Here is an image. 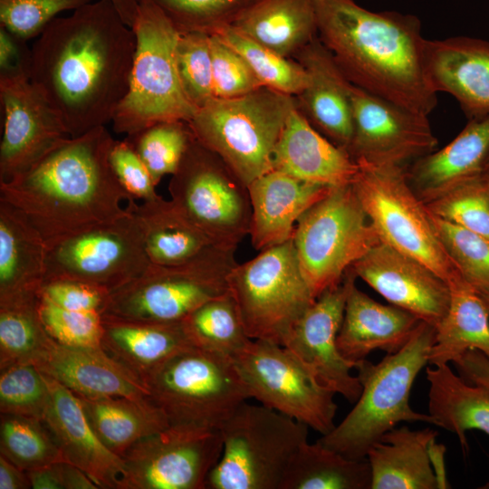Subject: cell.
Segmentation results:
<instances>
[{
    "label": "cell",
    "instance_id": "obj_50",
    "mask_svg": "<svg viewBox=\"0 0 489 489\" xmlns=\"http://www.w3.org/2000/svg\"><path fill=\"white\" fill-rule=\"evenodd\" d=\"M215 98H235L263 87L245 60L216 34H210Z\"/></svg>",
    "mask_w": 489,
    "mask_h": 489
},
{
    "label": "cell",
    "instance_id": "obj_31",
    "mask_svg": "<svg viewBox=\"0 0 489 489\" xmlns=\"http://www.w3.org/2000/svg\"><path fill=\"white\" fill-rule=\"evenodd\" d=\"M437 432L406 426L387 432L368 452L370 489H438L429 447Z\"/></svg>",
    "mask_w": 489,
    "mask_h": 489
},
{
    "label": "cell",
    "instance_id": "obj_42",
    "mask_svg": "<svg viewBox=\"0 0 489 489\" xmlns=\"http://www.w3.org/2000/svg\"><path fill=\"white\" fill-rule=\"evenodd\" d=\"M194 135L184 120L154 123L126 139L132 145L158 185L167 175H173Z\"/></svg>",
    "mask_w": 489,
    "mask_h": 489
},
{
    "label": "cell",
    "instance_id": "obj_60",
    "mask_svg": "<svg viewBox=\"0 0 489 489\" xmlns=\"http://www.w3.org/2000/svg\"><path fill=\"white\" fill-rule=\"evenodd\" d=\"M484 171L489 175V163H488V165H487V167H486V168H485Z\"/></svg>",
    "mask_w": 489,
    "mask_h": 489
},
{
    "label": "cell",
    "instance_id": "obj_16",
    "mask_svg": "<svg viewBox=\"0 0 489 489\" xmlns=\"http://www.w3.org/2000/svg\"><path fill=\"white\" fill-rule=\"evenodd\" d=\"M222 449L220 430L169 425L121 456L122 489H206Z\"/></svg>",
    "mask_w": 489,
    "mask_h": 489
},
{
    "label": "cell",
    "instance_id": "obj_20",
    "mask_svg": "<svg viewBox=\"0 0 489 489\" xmlns=\"http://www.w3.org/2000/svg\"><path fill=\"white\" fill-rule=\"evenodd\" d=\"M390 304L435 327L450 302L446 281L420 261L380 242L350 267Z\"/></svg>",
    "mask_w": 489,
    "mask_h": 489
},
{
    "label": "cell",
    "instance_id": "obj_41",
    "mask_svg": "<svg viewBox=\"0 0 489 489\" xmlns=\"http://www.w3.org/2000/svg\"><path fill=\"white\" fill-rule=\"evenodd\" d=\"M0 455L25 472L67 462L43 421L2 413Z\"/></svg>",
    "mask_w": 489,
    "mask_h": 489
},
{
    "label": "cell",
    "instance_id": "obj_24",
    "mask_svg": "<svg viewBox=\"0 0 489 489\" xmlns=\"http://www.w3.org/2000/svg\"><path fill=\"white\" fill-rule=\"evenodd\" d=\"M435 91L451 95L468 120L489 115V42L455 36L427 42Z\"/></svg>",
    "mask_w": 489,
    "mask_h": 489
},
{
    "label": "cell",
    "instance_id": "obj_5",
    "mask_svg": "<svg viewBox=\"0 0 489 489\" xmlns=\"http://www.w3.org/2000/svg\"><path fill=\"white\" fill-rule=\"evenodd\" d=\"M296 108V97L263 86L235 98H213L187 123L196 139L248 186L272 170L275 146Z\"/></svg>",
    "mask_w": 489,
    "mask_h": 489
},
{
    "label": "cell",
    "instance_id": "obj_43",
    "mask_svg": "<svg viewBox=\"0 0 489 489\" xmlns=\"http://www.w3.org/2000/svg\"><path fill=\"white\" fill-rule=\"evenodd\" d=\"M430 217L446 254L460 274L478 292L489 289V239L431 213Z\"/></svg>",
    "mask_w": 489,
    "mask_h": 489
},
{
    "label": "cell",
    "instance_id": "obj_15",
    "mask_svg": "<svg viewBox=\"0 0 489 489\" xmlns=\"http://www.w3.org/2000/svg\"><path fill=\"white\" fill-rule=\"evenodd\" d=\"M127 207L121 217L47 245L43 283L72 279L110 292L142 274L151 263L139 219Z\"/></svg>",
    "mask_w": 489,
    "mask_h": 489
},
{
    "label": "cell",
    "instance_id": "obj_3",
    "mask_svg": "<svg viewBox=\"0 0 489 489\" xmlns=\"http://www.w3.org/2000/svg\"><path fill=\"white\" fill-rule=\"evenodd\" d=\"M318 37L357 87L429 115L437 92L427 67L419 18L375 12L354 0H313Z\"/></svg>",
    "mask_w": 489,
    "mask_h": 489
},
{
    "label": "cell",
    "instance_id": "obj_51",
    "mask_svg": "<svg viewBox=\"0 0 489 489\" xmlns=\"http://www.w3.org/2000/svg\"><path fill=\"white\" fill-rule=\"evenodd\" d=\"M109 158L119 182L134 199L144 201L158 196L148 168L126 139L114 140Z\"/></svg>",
    "mask_w": 489,
    "mask_h": 489
},
{
    "label": "cell",
    "instance_id": "obj_4",
    "mask_svg": "<svg viewBox=\"0 0 489 489\" xmlns=\"http://www.w3.org/2000/svg\"><path fill=\"white\" fill-rule=\"evenodd\" d=\"M435 338L436 327L421 321L396 353L387 354L377 364L366 359L357 361L360 398L343 420L318 441L350 459L361 460L402 421L435 425L429 414L418 413L409 405L414 381L428 364Z\"/></svg>",
    "mask_w": 489,
    "mask_h": 489
},
{
    "label": "cell",
    "instance_id": "obj_48",
    "mask_svg": "<svg viewBox=\"0 0 489 489\" xmlns=\"http://www.w3.org/2000/svg\"><path fill=\"white\" fill-rule=\"evenodd\" d=\"M38 312L47 334L56 342L77 348L101 347V314L62 308L39 295Z\"/></svg>",
    "mask_w": 489,
    "mask_h": 489
},
{
    "label": "cell",
    "instance_id": "obj_33",
    "mask_svg": "<svg viewBox=\"0 0 489 489\" xmlns=\"http://www.w3.org/2000/svg\"><path fill=\"white\" fill-rule=\"evenodd\" d=\"M232 25L288 58L318 36L313 0H257Z\"/></svg>",
    "mask_w": 489,
    "mask_h": 489
},
{
    "label": "cell",
    "instance_id": "obj_52",
    "mask_svg": "<svg viewBox=\"0 0 489 489\" xmlns=\"http://www.w3.org/2000/svg\"><path fill=\"white\" fill-rule=\"evenodd\" d=\"M39 295L67 310L102 313L110 292L100 286L72 279H58L42 284Z\"/></svg>",
    "mask_w": 489,
    "mask_h": 489
},
{
    "label": "cell",
    "instance_id": "obj_32",
    "mask_svg": "<svg viewBox=\"0 0 489 489\" xmlns=\"http://www.w3.org/2000/svg\"><path fill=\"white\" fill-rule=\"evenodd\" d=\"M447 283L449 307L436 327L428 364L454 363L470 350H478L489 358V310L483 298L458 270Z\"/></svg>",
    "mask_w": 489,
    "mask_h": 489
},
{
    "label": "cell",
    "instance_id": "obj_6",
    "mask_svg": "<svg viewBox=\"0 0 489 489\" xmlns=\"http://www.w3.org/2000/svg\"><path fill=\"white\" fill-rule=\"evenodd\" d=\"M136 51L129 90L112 119L115 132L132 135L154 123L189 121L197 109L187 99L177 74L180 33L148 1L139 2L132 25Z\"/></svg>",
    "mask_w": 489,
    "mask_h": 489
},
{
    "label": "cell",
    "instance_id": "obj_57",
    "mask_svg": "<svg viewBox=\"0 0 489 489\" xmlns=\"http://www.w3.org/2000/svg\"><path fill=\"white\" fill-rule=\"evenodd\" d=\"M64 489H99L96 484L82 469L69 462H62Z\"/></svg>",
    "mask_w": 489,
    "mask_h": 489
},
{
    "label": "cell",
    "instance_id": "obj_25",
    "mask_svg": "<svg viewBox=\"0 0 489 489\" xmlns=\"http://www.w3.org/2000/svg\"><path fill=\"white\" fill-rule=\"evenodd\" d=\"M331 188L273 169L254 180L248 185L254 248L262 251L292 239L299 218Z\"/></svg>",
    "mask_w": 489,
    "mask_h": 489
},
{
    "label": "cell",
    "instance_id": "obj_35",
    "mask_svg": "<svg viewBox=\"0 0 489 489\" xmlns=\"http://www.w3.org/2000/svg\"><path fill=\"white\" fill-rule=\"evenodd\" d=\"M428 412L440 427L455 434L463 452L468 451L465 433L478 429L489 435V389L455 375L447 364L427 367Z\"/></svg>",
    "mask_w": 489,
    "mask_h": 489
},
{
    "label": "cell",
    "instance_id": "obj_7",
    "mask_svg": "<svg viewBox=\"0 0 489 489\" xmlns=\"http://www.w3.org/2000/svg\"><path fill=\"white\" fill-rule=\"evenodd\" d=\"M169 425L220 430L249 390L232 357L197 347L169 358L143 381Z\"/></svg>",
    "mask_w": 489,
    "mask_h": 489
},
{
    "label": "cell",
    "instance_id": "obj_29",
    "mask_svg": "<svg viewBox=\"0 0 489 489\" xmlns=\"http://www.w3.org/2000/svg\"><path fill=\"white\" fill-rule=\"evenodd\" d=\"M101 348L143 384L174 355L195 347L181 321H150L101 314Z\"/></svg>",
    "mask_w": 489,
    "mask_h": 489
},
{
    "label": "cell",
    "instance_id": "obj_26",
    "mask_svg": "<svg viewBox=\"0 0 489 489\" xmlns=\"http://www.w3.org/2000/svg\"><path fill=\"white\" fill-rule=\"evenodd\" d=\"M272 169L332 187L352 184L359 165L346 150L313 128L296 108L275 146Z\"/></svg>",
    "mask_w": 489,
    "mask_h": 489
},
{
    "label": "cell",
    "instance_id": "obj_45",
    "mask_svg": "<svg viewBox=\"0 0 489 489\" xmlns=\"http://www.w3.org/2000/svg\"><path fill=\"white\" fill-rule=\"evenodd\" d=\"M428 211L489 239V175L484 171L426 204Z\"/></svg>",
    "mask_w": 489,
    "mask_h": 489
},
{
    "label": "cell",
    "instance_id": "obj_37",
    "mask_svg": "<svg viewBox=\"0 0 489 489\" xmlns=\"http://www.w3.org/2000/svg\"><path fill=\"white\" fill-rule=\"evenodd\" d=\"M367 458L350 459L318 440L303 443L291 459L279 489H370Z\"/></svg>",
    "mask_w": 489,
    "mask_h": 489
},
{
    "label": "cell",
    "instance_id": "obj_18",
    "mask_svg": "<svg viewBox=\"0 0 489 489\" xmlns=\"http://www.w3.org/2000/svg\"><path fill=\"white\" fill-rule=\"evenodd\" d=\"M357 277L350 268L341 282L322 292L295 324L284 344L321 383L356 402L361 384L350 370L355 363L346 360L337 346L347 295Z\"/></svg>",
    "mask_w": 489,
    "mask_h": 489
},
{
    "label": "cell",
    "instance_id": "obj_39",
    "mask_svg": "<svg viewBox=\"0 0 489 489\" xmlns=\"http://www.w3.org/2000/svg\"><path fill=\"white\" fill-rule=\"evenodd\" d=\"M39 296L0 304V370L33 364L50 336L38 312Z\"/></svg>",
    "mask_w": 489,
    "mask_h": 489
},
{
    "label": "cell",
    "instance_id": "obj_28",
    "mask_svg": "<svg viewBox=\"0 0 489 489\" xmlns=\"http://www.w3.org/2000/svg\"><path fill=\"white\" fill-rule=\"evenodd\" d=\"M489 163V115L468 120L465 128L440 149L406 168L408 181L425 203L484 172Z\"/></svg>",
    "mask_w": 489,
    "mask_h": 489
},
{
    "label": "cell",
    "instance_id": "obj_46",
    "mask_svg": "<svg viewBox=\"0 0 489 489\" xmlns=\"http://www.w3.org/2000/svg\"><path fill=\"white\" fill-rule=\"evenodd\" d=\"M49 403L46 379L35 365L16 364L0 370V413L43 421Z\"/></svg>",
    "mask_w": 489,
    "mask_h": 489
},
{
    "label": "cell",
    "instance_id": "obj_59",
    "mask_svg": "<svg viewBox=\"0 0 489 489\" xmlns=\"http://www.w3.org/2000/svg\"><path fill=\"white\" fill-rule=\"evenodd\" d=\"M478 293L481 295V297L483 298L486 307L489 310V289H487L485 291H483V292H480Z\"/></svg>",
    "mask_w": 489,
    "mask_h": 489
},
{
    "label": "cell",
    "instance_id": "obj_30",
    "mask_svg": "<svg viewBox=\"0 0 489 489\" xmlns=\"http://www.w3.org/2000/svg\"><path fill=\"white\" fill-rule=\"evenodd\" d=\"M45 257L46 244L38 231L0 199V303L39 296Z\"/></svg>",
    "mask_w": 489,
    "mask_h": 489
},
{
    "label": "cell",
    "instance_id": "obj_27",
    "mask_svg": "<svg viewBox=\"0 0 489 489\" xmlns=\"http://www.w3.org/2000/svg\"><path fill=\"white\" fill-rule=\"evenodd\" d=\"M422 321L393 304H382L351 283L337 336L340 354L354 362L373 350L393 354L409 340Z\"/></svg>",
    "mask_w": 489,
    "mask_h": 489
},
{
    "label": "cell",
    "instance_id": "obj_10",
    "mask_svg": "<svg viewBox=\"0 0 489 489\" xmlns=\"http://www.w3.org/2000/svg\"><path fill=\"white\" fill-rule=\"evenodd\" d=\"M292 242L317 299L381 241L350 185L332 187L299 218Z\"/></svg>",
    "mask_w": 489,
    "mask_h": 489
},
{
    "label": "cell",
    "instance_id": "obj_34",
    "mask_svg": "<svg viewBox=\"0 0 489 489\" xmlns=\"http://www.w3.org/2000/svg\"><path fill=\"white\" fill-rule=\"evenodd\" d=\"M127 205L139 219L151 264H182L218 245L189 222L170 199L158 195L141 204L134 200Z\"/></svg>",
    "mask_w": 489,
    "mask_h": 489
},
{
    "label": "cell",
    "instance_id": "obj_38",
    "mask_svg": "<svg viewBox=\"0 0 489 489\" xmlns=\"http://www.w3.org/2000/svg\"><path fill=\"white\" fill-rule=\"evenodd\" d=\"M182 322L195 347L214 353L233 358L251 340L229 292L203 303Z\"/></svg>",
    "mask_w": 489,
    "mask_h": 489
},
{
    "label": "cell",
    "instance_id": "obj_56",
    "mask_svg": "<svg viewBox=\"0 0 489 489\" xmlns=\"http://www.w3.org/2000/svg\"><path fill=\"white\" fill-rule=\"evenodd\" d=\"M27 473L0 455V489H29Z\"/></svg>",
    "mask_w": 489,
    "mask_h": 489
},
{
    "label": "cell",
    "instance_id": "obj_2",
    "mask_svg": "<svg viewBox=\"0 0 489 489\" xmlns=\"http://www.w3.org/2000/svg\"><path fill=\"white\" fill-rule=\"evenodd\" d=\"M114 140L105 126L66 139L22 174L0 182V199L27 218L46 246L127 215L122 203L135 199L110 167Z\"/></svg>",
    "mask_w": 489,
    "mask_h": 489
},
{
    "label": "cell",
    "instance_id": "obj_14",
    "mask_svg": "<svg viewBox=\"0 0 489 489\" xmlns=\"http://www.w3.org/2000/svg\"><path fill=\"white\" fill-rule=\"evenodd\" d=\"M233 359L251 398L322 436L335 427L336 393L284 346L250 340Z\"/></svg>",
    "mask_w": 489,
    "mask_h": 489
},
{
    "label": "cell",
    "instance_id": "obj_54",
    "mask_svg": "<svg viewBox=\"0 0 489 489\" xmlns=\"http://www.w3.org/2000/svg\"><path fill=\"white\" fill-rule=\"evenodd\" d=\"M454 365L464 380L489 389V358L483 352L467 350Z\"/></svg>",
    "mask_w": 489,
    "mask_h": 489
},
{
    "label": "cell",
    "instance_id": "obj_49",
    "mask_svg": "<svg viewBox=\"0 0 489 489\" xmlns=\"http://www.w3.org/2000/svg\"><path fill=\"white\" fill-rule=\"evenodd\" d=\"M92 0H0V25L28 40L40 35L56 14Z\"/></svg>",
    "mask_w": 489,
    "mask_h": 489
},
{
    "label": "cell",
    "instance_id": "obj_8",
    "mask_svg": "<svg viewBox=\"0 0 489 489\" xmlns=\"http://www.w3.org/2000/svg\"><path fill=\"white\" fill-rule=\"evenodd\" d=\"M309 427L264 405L243 402L220 428L221 456L208 489H279Z\"/></svg>",
    "mask_w": 489,
    "mask_h": 489
},
{
    "label": "cell",
    "instance_id": "obj_22",
    "mask_svg": "<svg viewBox=\"0 0 489 489\" xmlns=\"http://www.w3.org/2000/svg\"><path fill=\"white\" fill-rule=\"evenodd\" d=\"M44 377L50 390V403L43 422L66 461L86 473L99 488L122 489V458L96 435L80 398L55 379Z\"/></svg>",
    "mask_w": 489,
    "mask_h": 489
},
{
    "label": "cell",
    "instance_id": "obj_1",
    "mask_svg": "<svg viewBox=\"0 0 489 489\" xmlns=\"http://www.w3.org/2000/svg\"><path fill=\"white\" fill-rule=\"evenodd\" d=\"M136 36L109 0L56 17L32 48L30 82L70 137L111 122L129 85Z\"/></svg>",
    "mask_w": 489,
    "mask_h": 489
},
{
    "label": "cell",
    "instance_id": "obj_21",
    "mask_svg": "<svg viewBox=\"0 0 489 489\" xmlns=\"http://www.w3.org/2000/svg\"><path fill=\"white\" fill-rule=\"evenodd\" d=\"M292 58L309 76L306 88L296 96L298 110L321 134L348 152L353 133L354 84L318 36Z\"/></svg>",
    "mask_w": 489,
    "mask_h": 489
},
{
    "label": "cell",
    "instance_id": "obj_23",
    "mask_svg": "<svg viewBox=\"0 0 489 489\" xmlns=\"http://www.w3.org/2000/svg\"><path fill=\"white\" fill-rule=\"evenodd\" d=\"M33 364L79 398L149 397L142 382L101 347H70L50 337Z\"/></svg>",
    "mask_w": 489,
    "mask_h": 489
},
{
    "label": "cell",
    "instance_id": "obj_55",
    "mask_svg": "<svg viewBox=\"0 0 489 489\" xmlns=\"http://www.w3.org/2000/svg\"><path fill=\"white\" fill-rule=\"evenodd\" d=\"M62 462L27 471V475L34 489H64Z\"/></svg>",
    "mask_w": 489,
    "mask_h": 489
},
{
    "label": "cell",
    "instance_id": "obj_53",
    "mask_svg": "<svg viewBox=\"0 0 489 489\" xmlns=\"http://www.w3.org/2000/svg\"><path fill=\"white\" fill-rule=\"evenodd\" d=\"M32 63L26 40L0 25V81H30Z\"/></svg>",
    "mask_w": 489,
    "mask_h": 489
},
{
    "label": "cell",
    "instance_id": "obj_44",
    "mask_svg": "<svg viewBox=\"0 0 489 489\" xmlns=\"http://www.w3.org/2000/svg\"><path fill=\"white\" fill-rule=\"evenodd\" d=\"M156 5L180 34H213L232 25L257 0H138Z\"/></svg>",
    "mask_w": 489,
    "mask_h": 489
},
{
    "label": "cell",
    "instance_id": "obj_58",
    "mask_svg": "<svg viewBox=\"0 0 489 489\" xmlns=\"http://www.w3.org/2000/svg\"><path fill=\"white\" fill-rule=\"evenodd\" d=\"M118 10L123 21L132 27L139 9L138 0H109Z\"/></svg>",
    "mask_w": 489,
    "mask_h": 489
},
{
    "label": "cell",
    "instance_id": "obj_19",
    "mask_svg": "<svg viewBox=\"0 0 489 489\" xmlns=\"http://www.w3.org/2000/svg\"><path fill=\"white\" fill-rule=\"evenodd\" d=\"M5 115L0 182L27 170L70 135L58 113L30 81H0Z\"/></svg>",
    "mask_w": 489,
    "mask_h": 489
},
{
    "label": "cell",
    "instance_id": "obj_9",
    "mask_svg": "<svg viewBox=\"0 0 489 489\" xmlns=\"http://www.w3.org/2000/svg\"><path fill=\"white\" fill-rule=\"evenodd\" d=\"M235 250L216 245L182 264H150L142 274L110 292L101 314L181 321L203 303L229 292L228 276L237 264Z\"/></svg>",
    "mask_w": 489,
    "mask_h": 489
},
{
    "label": "cell",
    "instance_id": "obj_13",
    "mask_svg": "<svg viewBox=\"0 0 489 489\" xmlns=\"http://www.w3.org/2000/svg\"><path fill=\"white\" fill-rule=\"evenodd\" d=\"M356 163L352 187L379 240L448 282L457 269L437 237L426 204L410 187L406 168Z\"/></svg>",
    "mask_w": 489,
    "mask_h": 489
},
{
    "label": "cell",
    "instance_id": "obj_17",
    "mask_svg": "<svg viewBox=\"0 0 489 489\" xmlns=\"http://www.w3.org/2000/svg\"><path fill=\"white\" fill-rule=\"evenodd\" d=\"M351 100L353 133L348 153L355 162L407 168L436 149L427 115L355 85Z\"/></svg>",
    "mask_w": 489,
    "mask_h": 489
},
{
    "label": "cell",
    "instance_id": "obj_12",
    "mask_svg": "<svg viewBox=\"0 0 489 489\" xmlns=\"http://www.w3.org/2000/svg\"><path fill=\"white\" fill-rule=\"evenodd\" d=\"M176 208L215 244L237 248L249 235L248 186L194 137L168 183Z\"/></svg>",
    "mask_w": 489,
    "mask_h": 489
},
{
    "label": "cell",
    "instance_id": "obj_36",
    "mask_svg": "<svg viewBox=\"0 0 489 489\" xmlns=\"http://www.w3.org/2000/svg\"><path fill=\"white\" fill-rule=\"evenodd\" d=\"M80 399L96 435L120 457L138 441L169 426L164 412L149 398Z\"/></svg>",
    "mask_w": 489,
    "mask_h": 489
},
{
    "label": "cell",
    "instance_id": "obj_11",
    "mask_svg": "<svg viewBox=\"0 0 489 489\" xmlns=\"http://www.w3.org/2000/svg\"><path fill=\"white\" fill-rule=\"evenodd\" d=\"M259 252L234 266L228 290L247 336L283 346L316 299L302 273L292 238Z\"/></svg>",
    "mask_w": 489,
    "mask_h": 489
},
{
    "label": "cell",
    "instance_id": "obj_40",
    "mask_svg": "<svg viewBox=\"0 0 489 489\" xmlns=\"http://www.w3.org/2000/svg\"><path fill=\"white\" fill-rule=\"evenodd\" d=\"M216 34L245 60L263 86L294 97L306 88L309 76L295 59L274 53L233 25L219 30Z\"/></svg>",
    "mask_w": 489,
    "mask_h": 489
},
{
    "label": "cell",
    "instance_id": "obj_47",
    "mask_svg": "<svg viewBox=\"0 0 489 489\" xmlns=\"http://www.w3.org/2000/svg\"><path fill=\"white\" fill-rule=\"evenodd\" d=\"M210 34H180L176 47V65L183 91L197 109L215 98Z\"/></svg>",
    "mask_w": 489,
    "mask_h": 489
}]
</instances>
